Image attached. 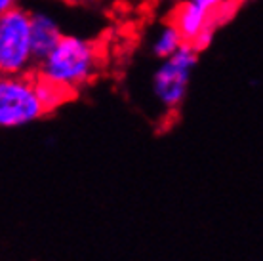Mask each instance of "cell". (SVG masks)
Returning a JSON list of instances; mask_svg holds the SVG:
<instances>
[{"label": "cell", "instance_id": "1", "mask_svg": "<svg viewBox=\"0 0 263 261\" xmlns=\"http://www.w3.org/2000/svg\"><path fill=\"white\" fill-rule=\"evenodd\" d=\"M98 65L96 44L79 36H63L53 52L40 61V77L74 90L93 79Z\"/></svg>", "mask_w": 263, "mask_h": 261}, {"label": "cell", "instance_id": "2", "mask_svg": "<svg viewBox=\"0 0 263 261\" xmlns=\"http://www.w3.org/2000/svg\"><path fill=\"white\" fill-rule=\"evenodd\" d=\"M33 15L20 8L0 15V71L2 74H23L34 61L31 40Z\"/></svg>", "mask_w": 263, "mask_h": 261}, {"label": "cell", "instance_id": "3", "mask_svg": "<svg viewBox=\"0 0 263 261\" xmlns=\"http://www.w3.org/2000/svg\"><path fill=\"white\" fill-rule=\"evenodd\" d=\"M44 115L46 111L36 94L34 79L25 74H4L0 82V126L21 128Z\"/></svg>", "mask_w": 263, "mask_h": 261}, {"label": "cell", "instance_id": "4", "mask_svg": "<svg viewBox=\"0 0 263 261\" xmlns=\"http://www.w3.org/2000/svg\"><path fill=\"white\" fill-rule=\"evenodd\" d=\"M197 63V50L185 42L172 58L164 59L153 79V91L166 109H178L187 94V84Z\"/></svg>", "mask_w": 263, "mask_h": 261}, {"label": "cell", "instance_id": "5", "mask_svg": "<svg viewBox=\"0 0 263 261\" xmlns=\"http://www.w3.org/2000/svg\"><path fill=\"white\" fill-rule=\"evenodd\" d=\"M212 15L214 13L206 12L204 8L195 4L193 0H187V2H181L178 6L172 23L178 27V31L181 33L185 42L191 44L198 34L204 33L208 27H212Z\"/></svg>", "mask_w": 263, "mask_h": 261}, {"label": "cell", "instance_id": "6", "mask_svg": "<svg viewBox=\"0 0 263 261\" xmlns=\"http://www.w3.org/2000/svg\"><path fill=\"white\" fill-rule=\"evenodd\" d=\"M63 34L60 31V25L48 17L46 13H34L33 25H31V40H33V53L34 61H42L53 52V48L60 44Z\"/></svg>", "mask_w": 263, "mask_h": 261}, {"label": "cell", "instance_id": "7", "mask_svg": "<svg viewBox=\"0 0 263 261\" xmlns=\"http://www.w3.org/2000/svg\"><path fill=\"white\" fill-rule=\"evenodd\" d=\"M34 84H36V94H39L40 101L44 105V111L52 113L55 111L60 105H63L65 101L71 99V88H67L63 84H58L50 79H44V77H39L34 79Z\"/></svg>", "mask_w": 263, "mask_h": 261}, {"label": "cell", "instance_id": "8", "mask_svg": "<svg viewBox=\"0 0 263 261\" xmlns=\"http://www.w3.org/2000/svg\"><path fill=\"white\" fill-rule=\"evenodd\" d=\"M183 44H185V40H183V36H181V33L178 31V27L174 25V23H170V25L162 27V29L158 31L157 39L153 42V52H155L157 58L168 59L178 52Z\"/></svg>", "mask_w": 263, "mask_h": 261}, {"label": "cell", "instance_id": "9", "mask_svg": "<svg viewBox=\"0 0 263 261\" xmlns=\"http://www.w3.org/2000/svg\"><path fill=\"white\" fill-rule=\"evenodd\" d=\"M193 2H195V4H198L200 8H204L206 12L217 13L219 10H223L231 0H193Z\"/></svg>", "mask_w": 263, "mask_h": 261}, {"label": "cell", "instance_id": "10", "mask_svg": "<svg viewBox=\"0 0 263 261\" xmlns=\"http://www.w3.org/2000/svg\"><path fill=\"white\" fill-rule=\"evenodd\" d=\"M13 8H15V0H0V12L2 13L13 10Z\"/></svg>", "mask_w": 263, "mask_h": 261}, {"label": "cell", "instance_id": "11", "mask_svg": "<svg viewBox=\"0 0 263 261\" xmlns=\"http://www.w3.org/2000/svg\"><path fill=\"white\" fill-rule=\"evenodd\" d=\"M71 2H90V0H71Z\"/></svg>", "mask_w": 263, "mask_h": 261}]
</instances>
